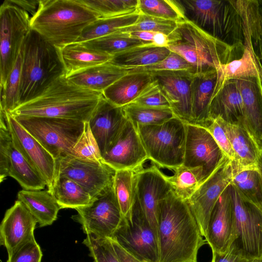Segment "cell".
Wrapping results in <instances>:
<instances>
[{
    "mask_svg": "<svg viewBox=\"0 0 262 262\" xmlns=\"http://www.w3.org/2000/svg\"><path fill=\"white\" fill-rule=\"evenodd\" d=\"M158 236L159 262H196L205 242L187 201L172 191L159 203Z\"/></svg>",
    "mask_w": 262,
    "mask_h": 262,
    "instance_id": "1",
    "label": "cell"
},
{
    "mask_svg": "<svg viewBox=\"0 0 262 262\" xmlns=\"http://www.w3.org/2000/svg\"><path fill=\"white\" fill-rule=\"evenodd\" d=\"M102 93L70 82L65 76L54 81L42 93L18 106L13 116L63 118L88 121Z\"/></svg>",
    "mask_w": 262,
    "mask_h": 262,
    "instance_id": "2",
    "label": "cell"
},
{
    "mask_svg": "<svg viewBox=\"0 0 262 262\" xmlns=\"http://www.w3.org/2000/svg\"><path fill=\"white\" fill-rule=\"evenodd\" d=\"M98 18L79 0H41L31 16V27L60 49L76 42L84 28Z\"/></svg>",
    "mask_w": 262,
    "mask_h": 262,
    "instance_id": "3",
    "label": "cell"
},
{
    "mask_svg": "<svg viewBox=\"0 0 262 262\" xmlns=\"http://www.w3.org/2000/svg\"><path fill=\"white\" fill-rule=\"evenodd\" d=\"M168 37L167 48L184 58L192 66L193 74L218 70L241 57L244 51L212 37L187 20L178 23Z\"/></svg>",
    "mask_w": 262,
    "mask_h": 262,
    "instance_id": "4",
    "label": "cell"
},
{
    "mask_svg": "<svg viewBox=\"0 0 262 262\" xmlns=\"http://www.w3.org/2000/svg\"><path fill=\"white\" fill-rule=\"evenodd\" d=\"M20 50V104L38 96L56 79L66 75L59 49L36 31L31 30Z\"/></svg>",
    "mask_w": 262,
    "mask_h": 262,
    "instance_id": "5",
    "label": "cell"
},
{
    "mask_svg": "<svg viewBox=\"0 0 262 262\" xmlns=\"http://www.w3.org/2000/svg\"><path fill=\"white\" fill-rule=\"evenodd\" d=\"M186 20L229 46L244 49L243 20L234 0H176Z\"/></svg>",
    "mask_w": 262,
    "mask_h": 262,
    "instance_id": "6",
    "label": "cell"
},
{
    "mask_svg": "<svg viewBox=\"0 0 262 262\" xmlns=\"http://www.w3.org/2000/svg\"><path fill=\"white\" fill-rule=\"evenodd\" d=\"M148 160L173 170L184 162L186 124L177 117L160 124L137 125Z\"/></svg>",
    "mask_w": 262,
    "mask_h": 262,
    "instance_id": "7",
    "label": "cell"
},
{
    "mask_svg": "<svg viewBox=\"0 0 262 262\" xmlns=\"http://www.w3.org/2000/svg\"><path fill=\"white\" fill-rule=\"evenodd\" d=\"M14 117L55 160L71 155L72 149L82 134L84 126V121L76 119L39 116Z\"/></svg>",
    "mask_w": 262,
    "mask_h": 262,
    "instance_id": "8",
    "label": "cell"
},
{
    "mask_svg": "<svg viewBox=\"0 0 262 262\" xmlns=\"http://www.w3.org/2000/svg\"><path fill=\"white\" fill-rule=\"evenodd\" d=\"M29 12L11 2L0 7L1 89L5 88L9 75L31 30Z\"/></svg>",
    "mask_w": 262,
    "mask_h": 262,
    "instance_id": "9",
    "label": "cell"
},
{
    "mask_svg": "<svg viewBox=\"0 0 262 262\" xmlns=\"http://www.w3.org/2000/svg\"><path fill=\"white\" fill-rule=\"evenodd\" d=\"M230 195L235 221L232 243L249 260L262 258V210L244 198L231 183Z\"/></svg>",
    "mask_w": 262,
    "mask_h": 262,
    "instance_id": "10",
    "label": "cell"
},
{
    "mask_svg": "<svg viewBox=\"0 0 262 262\" xmlns=\"http://www.w3.org/2000/svg\"><path fill=\"white\" fill-rule=\"evenodd\" d=\"M112 239L145 262H159L158 237L137 199L130 215L123 219Z\"/></svg>",
    "mask_w": 262,
    "mask_h": 262,
    "instance_id": "11",
    "label": "cell"
},
{
    "mask_svg": "<svg viewBox=\"0 0 262 262\" xmlns=\"http://www.w3.org/2000/svg\"><path fill=\"white\" fill-rule=\"evenodd\" d=\"M76 210L77 214L72 218L81 225L85 234L97 238H112L123 219L113 185Z\"/></svg>",
    "mask_w": 262,
    "mask_h": 262,
    "instance_id": "12",
    "label": "cell"
},
{
    "mask_svg": "<svg viewBox=\"0 0 262 262\" xmlns=\"http://www.w3.org/2000/svg\"><path fill=\"white\" fill-rule=\"evenodd\" d=\"M115 172L103 161L83 160L70 155L55 160V177L63 176L72 180L93 199L113 185Z\"/></svg>",
    "mask_w": 262,
    "mask_h": 262,
    "instance_id": "13",
    "label": "cell"
},
{
    "mask_svg": "<svg viewBox=\"0 0 262 262\" xmlns=\"http://www.w3.org/2000/svg\"><path fill=\"white\" fill-rule=\"evenodd\" d=\"M227 157L206 128L186 124L184 166L201 169L204 182Z\"/></svg>",
    "mask_w": 262,
    "mask_h": 262,
    "instance_id": "14",
    "label": "cell"
},
{
    "mask_svg": "<svg viewBox=\"0 0 262 262\" xmlns=\"http://www.w3.org/2000/svg\"><path fill=\"white\" fill-rule=\"evenodd\" d=\"M232 170V161L227 157L187 201L204 237L213 209L223 192L231 183Z\"/></svg>",
    "mask_w": 262,
    "mask_h": 262,
    "instance_id": "15",
    "label": "cell"
},
{
    "mask_svg": "<svg viewBox=\"0 0 262 262\" xmlns=\"http://www.w3.org/2000/svg\"><path fill=\"white\" fill-rule=\"evenodd\" d=\"M10 177L24 190H42L47 186L35 170L14 146L7 127H0V181Z\"/></svg>",
    "mask_w": 262,
    "mask_h": 262,
    "instance_id": "16",
    "label": "cell"
},
{
    "mask_svg": "<svg viewBox=\"0 0 262 262\" xmlns=\"http://www.w3.org/2000/svg\"><path fill=\"white\" fill-rule=\"evenodd\" d=\"M5 112L8 128L14 146L42 176L48 190H50L55 178V159L11 113Z\"/></svg>",
    "mask_w": 262,
    "mask_h": 262,
    "instance_id": "17",
    "label": "cell"
},
{
    "mask_svg": "<svg viewBox=\"0 0 262 262\" xmlns=\"http://www.w3.org/2000/svg\"><path fill=\"white\" fill-rule=\"evenodd\" d=\"M171 191L167 176L156 165L143 167L138 171L136 199L158 238L159 203Z\"/></svg>",
    "mask_w": 262,
    "mask_h": 262,
    "instance_id": "18",
    "label": "cell"
},
{
    "mask_svg": "<svg viewBox=\"0 0 262 262\" xmlns=\"http://www.w3.org/2000/svg\"><path fill=\"white\" fill-rule=\"evenodd\" d=\"M176 117L186 124H193L191 83L193 73L188 71L151 73Z\"/></svg>",
    "mask_w": 262,
    "mask_h": 262,
    "instance_id": "19",
    "label": "cell"
},
{
    "mask_svg": "<svg viewBox=\"0 0 262 262\" xmlns=\"http://www.w3.org/2000/svg\"><path fill=\"white\" fill-rule=\"evenodd\" d=\"M102 160L115 170L141 168L148 160L137 127L129 119Z\"/></svg>",
    "mask_w": 262,
    "mask_h": 262,
    "instance_id": "20",
    "label": "cell"
},
{
    "mask_svg": "<svg viewBox=\"0 0 262 262\" xmlns=\"http://www.w3.org/2000/svg\"><path fill=\"white\" fill-rule=\"evenodd\" d=\"M127 120L123 107L112 103L102 94L88 121L102 157L116 141Z\"/></svg>",
    "mask_w": 262,
    "mask_h": 262,
    "instance_id": "21",
    "label": "cell"
},
{
    "mask_svg": "<svg viewBox=\"0 0 262 262\" xmlns=\"http://www.w3.org/2000/svg\"><path fill=\"white\" fill-rule=\"evenodd\" d=\"M229 185L219 199L210 216L205 238L212 252L226 251L235 239Z\"/></svg>",
    "mask_w": 262,
    "mask_h": 262,
    "instance_id": "22",
    "label": "cell"
},
{
    "mask_svg": "<svg viewBox=\"0 0 262 262\" xmlns=\"http://www.w3.org/2000/svg\"><path fill=\"white\" fill-rule=\"evenodd\" d=\"M37 223L24 204L18 200L7 210L0 225V245L6 248L8 255L34 237Z\"/></svg>",
    "mask_w": 262,
    "mask_h": 262,
    "instance_id": "23",
    "label": "cell"
},
{
    "mask_svg": "<svg viewBox=\"0 0 262 262\" xmlns=\"http://www.w3.org/2000/svg\"><path fill=\"white\" fill-rule=\"evenodd\" d=\"M209 115L212 121L220 117L230 124L245 123L244 103L237 79L218 81L209 105Z\"/></svg>",
    "mask_w": 262,
    "mask_h": 262,
    "instance_id": "24",
    "label": "cell"
},
{
    "mask_svg": "<svg viewBox=\"0 0 262 262\" xmlns=\"http://www.w3.org/2000/svg\"><path fill=\"white\" fill-rule=\"evenodd\" d=\"M219 78L218 70L193 74L191 83L192 124L206 128L212 121L209 105Z\"/></svg>",
    "mask_w": 262,
    "mask_h": 262,
    "instance_id": "25",
    "label": "cell"
},
{
    "mask_svg": "<svg viewBox=\"0 0 262 262\" xmlns=\"http://www.w3.org/2000/svg\"><path fill=\"white\" fill-rule=\"evenodd\" d=\"M156 81L151 73H127L105 89L102 94L112 103L123 107L132 103Z\"/></svg>",
    "mask_w": 262,
    "mask_h": 262,
    "instance_id": "26",
    "label": "cell"
},
{
    "mask_svg": "<svg viewBox=\"0 0 262 262\" xmlns=\"http://www.w3.org/2000/svg\"><path fill=\"white\" fill-rule=\"evenodd\" d=\"M244 107L245 122L257 142L262 141V82L259 78H237Z\"/></svg>",
    "mask_w": 262,
    "mask_h": 262,
    "instance_id": "27",
    "label": "cell"
},
{
    "mask_svg": "<svg viewBox=\"0 0 262 262\" xmlns=\"http://www.w3.org/2000/svg\"><path fill=\"white\" fill-rule=\"evenodd\" d=\"M127 73L125 68L107 62L75 72L66 77L76 85L102 93Z\"/></svg>",
    "mask_w": 262,
    "mask_h": 262,
    "instance_id": "28",
    "label": "cell"
},
{
    "mask_svg": "<svg viewBox=\"0 0 262 262\" xmlns=\"http://www.w3.org/2000/svg\"><path fill=\"white\" fill-rule=\"evenodd\" d=\"M223 124L234 152L233 161L244 166L257 165L258 144L246 123L230 124L223 120Z\"/></svg>",
    "mask_w": 262,
    "mask_h": 262,
    "instance_id": "29",
    "label": "cell"
},
{
    "mask_svg": "<svg viewBox=\"0 0 262 262\" xmlns=\"http://www.w3.org/2000/svg\"><path fill=\"white\" fill-rule=\"evenodd\" d=\"M17 200L22 202L34 217L40 227L51 225L56 220L61 207L49 190H27L17 193Z\"/></svg>",
    "mask_w": 262,
    "mask_h": 262,
    "instance_id": "30",
    "label": "cell"
},
{
    "mask_svg": "<svg viewBox=\"0 0 262 262\" xmlns=\"http://www.w3.org/2000/svg\"><path fill=\"white\" fill-rule=\"evenodd\" d=\"M66 76L85 69L109 62L113 56L89 48L81 42H75L60 49Z\"/></svg>",
    "mask_w": 262,
    "mask_h": 262,
    "instance_id": "31",
    "label": "cell"
},
{
    "mask_svg": "<svg viewBox=\"0 0 262 262\" xmlns=\"http://www.w3.org/2000/svg\"><path fill=\"white\" fill-rule=\"evenodd\" d=\"M234 1L243 20L244 36L250 39L262 67V0Z\"/></svg>",
    "mask_w": 262,
    "mask_h": 262,
    "instance_id": "32",
    "label": "cell"
},
{
    "mask_svg": "<svg viewBox=\"0 0 262 262\" xmlns=\"http://www.w3.org/2000/svg\"><path fill=\"white\" fill-rule=\"evenodd\" d=\"M231 184L246 199L262 210V177L257 165L241 166L232 161Z\"/></svg>",
    "mask_w": 262,
    "mask_h": 262,
    "instance_id": "33",
    "label": "cell"
},
{
    "mask_svg": "<svg viewBox=\"0 0 262 262\" xmlns=\"http://www.w3.org/2000/svg\"><path fill=\"white\" fill-rule=\"evenodd\" d=\"M170 53L167 47L145 44L116 54L109 62L124 68L143 67L163 60Z\"/></svg>",
    "mask_w": 262,
    "mask_h": 262,
    "instance_id": "34",
    "label": "cell"
},
{
    "mask_svg": "<svg viewBox=\"0 0 262 262\" xmlns=\"http://www.w3.org/2000/svg\"><path fill=\"white\" fill-rule=\"evenodd\" d=\"M244 45L245 49L241 57L222 66L218 70L219 82L247 77L261 79L262 67L252 50L250 39L246 36H245Z\"/></svg>",
    "mask_w": 262,
    "mask_h": 262,
    "instance_id": "35",
    "label": "cell"
},
{
    "mask_svg": "<svg viewBox=\"0 0 262 262\" xmlns=\"http://www.w3.org/2000/svg\"><path fill=\"white\" fill-rule=\"evenodd\" d=\"M61 209H77L89 204L91 195L80 185L63 176H56L49 190Z\"/></svg>",
    "mask_w": 262,
    "mask_h": 262,
    "instance_id": "36",
    "label": "cell"
},
{
    "mask_svg": "<svg viewBox=\"0 0 262 262\" xmlns=\"http://www.w3.org/2000/svg\"><path fill=\"white\" fill-rule=\"evenodd\" d=\"M142 168L116 170L113 187L123 218L130 215L135 204L137 174Z\"/></svg>",
    "mask_w": 262,
    "mask_h": 262,
    "instance_id": "37",
    "label": "cell"
},
{
    "mask_svg": "<svg viewBox=\"0 0 262 262\" xmlns=\"http://www.w3.org/2000/svg\"><path fill=\"white\" fill-rule=\"evenodd\" d=\"M140 14L138 11L121 16L98 18L84 28L76 42L91 40L130 26L137 22Z\"/></svg>",
    "mask_w": 262,
    "mask_h": 262,
    "instance_id": "38",
    "label": "cell"
},
{
    "mask_svg": "<svg viewBox=\"0 0 262 262\" xmlns=\"http://www.w3.org/2000/svg\"><path fill=\"white\" fill-rule=\"evenodd\" d=\"M173 171V175L167 176L171 191L179 198L187 201L204 182L202 170L182 164Z\"/></svg>",
    "mask_w": 262,
    "mask_h": 262,
    "instance_id": "39",
    "label": "cell"
},
{
    "mask_svg": "<svg viewBox=\"0 0 262 262\" xmlns=\"http://www.w3.org/2000/svg\"><path fill=\"white\" fill-rule=\"evenodd\" d=\"M81 43L89 48L113 56L132 48L150 43L132 37L128 32L121 31Z\"/></svg>",
    "mask_w": 262,
    "mask_h": 262,
    "instance_id": "40",
    "label": "cell"
},
{
    "mask_svg": "<svg viewBox=\"0 0 262 262\" xmlns=\"http://www.w3.org/2000/svg\"><path fill=\"white\" fill-rule=\"evenodd\" d=\"M123 108L135 126L160 124L175 117L170 108H154L130 103Z\"/></svg>",
    "mask_w": 262,
    "mask_h": 262,
    "instance_id": "41",
    "label": "cell"
},
{
    "mask_svg": "<svg viewBox=\"0 0 262 262\" xmlns=\"http://www.w3.org/2000/svg\"><path fill=\"white\" fill-rule=\"evenodd\" d=\"M99 18L111 17L139 11V0H79Z\"/></svg>",
    "mask_w": 262,
    "mask_h": 262,
    "instance_id": "42",
    "label": "cell"
},
{
    "mask_svg": "<svg viewBox=\"0 0 262 262\" xmlns=\"http://www.w3.org/2000/svg\"><path fill=\"white\" fill-rule=\"evenodd\" d=\"M21 50V49H20ZM23 56L21 51L8 78L5 87L1 89V110L11 113L19 105V90Z\"/></svg>",
    "mask_w": 262,
    "mask_h": 262,
    "instance_id": "43",
    "label": "cell"
},
{
    "mask_svg": "<svg viewBox=\"0 0 262 262\" xmlns=\"http://www.w3.org/2000/svg\"><path fill=\"white\" fill-rule=\"evenodd\" d=\"M140 13L178 23L186 20L176 0H139Z\"/></svg>",
    "mask_w": 262,
    "mask_h": 262,
    "instance_id": "44",
    "label": "cell"
},
{
    "mask_svg": "<svg viewBox=\"0 0 262 262\" xmlns=\"http://www.w3.org/2000/svg\"><path fill=\"white\" fill-rule=\"evenodd\" d=\"M71 156L86 161H103L98 145L91 130L88 121L84 122L83 131L73 146Z\"/></svg>",
    "mask_w": 262,
    "mask_h": 262,
    "instance_id": "45",
    "label": "cell"
},
{
    "mask_svg": "<svg viewBox=\"0 0 262 262\" xmlns=\"http://www.w3.org/2000/svg\"><path fill=\"white\" fill-rule=\"evenodd\" d=\"M178 23L155 16L140 14L137 22L134 25L121 29L119 31L132 32L135 31H149L162 33L167 36L172 33L177 28Z\"/></svg>",
    "mask_w": 262,
    "mask_h": 262,
    "instance_id": "46",
    "label": "cell"
},
{
    "mask_svg": "<svg viewBox=\"0 0 262 262\" xmlns=\"http://www.w3.org/2000/svg\"><path fill=\"white\" fill-rule=\"evenodd\" d=\"M82 244L88 248L94 262H120L108 238H97L88 234Z\"/></svg>",
    "mask_w": 262,
    "mask_h": 262,
    "instance_id": "47",
    "label": "cell"
},
{
    "mask_svg": "<svg viewBox=\"0 0 262 262\" xmlns=\"http://www.w3.org/2000/svg\"><path fill=\"white\" fill-rule=\"evenodd\" d=\"M125 69L127 73L188 71L193 73L192 66L184 58L173 52H171L165 59L157 63L143 67Z\"/></svg>",
    "mask_w": 262,
    "mask_h": 262,
    "instance_id": "48",
    "label": "cell"
},
{
    "mask_svg": "<svg viewBox=\"0 0 262 262\" xmlns=\"http://www.w3.org/2000/svg\"><path fill=\"white\" fill-rule=\"evenodd\" d=\"M42 256L40 247L33 237L8 255L7 262H41Z\"/></svg>",
    "mask_w": 262,
    "mask_h": 262,
    "instance_id": "49",
    "label": "cell"
},
{
    "mask_svg": "<svg viewBox=\"0 0 262 262\" xmlns=\"http://www.w3.org/2000/svg\"><path fill=\"white\" fill-rule=\"evenodd\" d=\"M132 103L149 107L170 108V104L162 92L157 80Z\"/></svg>",
    "mask_w": 262,
    "mask_h": 262,
    "instance_id": "50",
    "label": "cell"
},
{
    "mask_svg": "<svg viewBox=\"0 0 262 262\" xmlns=\"http://www.w3.org/2000/svg\"><path fill=\"white\" fill-rule=\"evenodd\" d=\"M223 151L231 161H234V155L223 124V120L217 117L213 120L206 128Z\"/></svg>",
    "mask_w": 262,
    "mask_h": 262,
    "instance_id": "51",
    "label": "cell"
},
{
    "mask_svg": "<svg viewBox=\"0 0 262 262\" xmlns=\"http://www.w3.org/2000/svg\"><path fill=\"white\" fill-rule=\"evenodd\" d=\"M250 260L232 243L224 252H212L211 262H249Z\"/></svg>",
    "mask_w": 262,
    "mask_h": 262,
    "instance_id": "52",
    "label": "cell"
},
{
    "mask_svg": "<svg viewBox=\"0 0 262 262\" xmlns=\"http://www.w3.org/2000/svg\"><path fill=\"white\" fill-rule=\"evenodd\" d=\"M110 239L120 262H145L126 251L114 239Z\"/></svg>",
    "mask_w": 262,
    "mask_h": 262,
    "instance_id": "53",
    "label": "cell"
},
{
    "mask_svg": "<svg viewBox=\"0 0 262 262\" xmlns=\"http://www.w3.org/2000/svg\"><path fill=\"white\" fill-rule=\"evenodd\" d=\"M19 7L30 13L33 16L38 8L39 1L10 0Z\"/></svg>",
    "mask_w": 262,
    "mask_h": 262,
    "instance_id": "54",
    "label": "cell"
},
{
    "mask_svg": "<svg viewBox=\"0 0 262 262\" xmlns=\"http://www.w3.org/2000/svg\"><path fill=\"white\" fill-rule=\"evenodd\" d=\"M129 33L132 37L150 43H152L153 38L156 33V32L144 31H135Z\"/></svg>",
    "mask_w": 262,
    "mask_h": 262,
    "instance_id": "55",
    "label": "cell"
},
{
    "mask_svg": "<svg viewBox=\"0 0 262 262\" xmlns=\"http://www.w3.org/2000/svg\"><path fill=\"white\" fill-rule=\"evenodd\" d=\"M168 37L162 33H156L152 40V44L159 47H167Z\"/></svg>",
    "mask_w": 262,
    "mask_h": 262,
    "instance_id": "56",
    "label": "cell"
},
{
    "mask_svg": "<svg viewBox=\"0 0 262 262\" xmlns=\"http://www.w3.org/2000/svg\"><path fill=\"white\" fill-rule=\"evenodd\" d=\"M259 147V155L257 163V166L261 173L262 177V142H257Z\"/></svg>",
    "mask_w": 262,
    "mask_h": 262,
    "instance_id": "57",
    "label": "cell"
},
{
    "mask_svg": "<svg viewBox=\"0 0 262 262\" xmlns=\"http://www.w3.org/2000/svg\"><path fill=\"white\" fill-rule=\"evenodd\" d=\"M249 262H262V258L251 259Z\"/></svg>",
    "mask_w": 262,
    "mask_h": 262,
    "instance_id": "58",
    "label": "cell"
},
{
    "mask_svg": "<svg viewBox=\"0 0 262 262\" xmlns=\"http://www.w3.org/2000/svg\"><path fill=\"white\" fill-rule=\"evenodd\" d=\"M259 142H262V141H260Z\"/></svg>",
    "mask_w": 262,
    "mask_h": 262,
    "instance_id": "59",
    "label": "cell"
}]
</instances>
